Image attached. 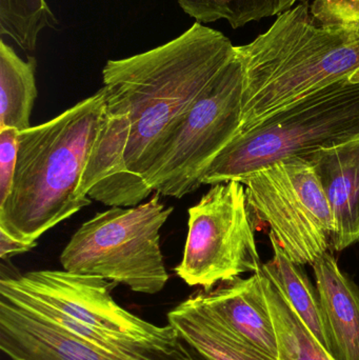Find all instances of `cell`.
<instances>
[{"mask_svg": "<svg viewBox=\"0 0 359 360\" xmlns=\"http://www.w3.org/2000/svg\"><path fill=\"white\" fill-rule=\"evenodd\" d=\"M235 54L221 32L195 22L178 37L103 70L105 99L128 110L126 166L141 175L171 124Z\"/></svg>", "mask_w": 359, "mask_h": 360, "instance_id": "1", "label": "cell"}, {"mask_svg": "<svg viewBox=\"0 0 359 360\" xmlns=\"http://www.w3.org/2000/svg\"><path fill=\"white\" fill-rule=\"evenodd\" d=\"M235 51L244 71L240 132H244L349 78L359 69V27H325L314 18L311 6L301 2Z\"/></svg>", "mask_w": 359, "mask_h": 360, "instance_id": "2", "label": "cell"}, {"mask_svg": "<svg viewBox=\"0 0 359 360\" xmlns=\"http://www.w3.org/2000/svg\"><path fill=\"white\" fill-rule=\"evenodd\" d=\"M105 113V91L57 117L19 132L12 190L0 205V229L37 243L44 233L92 202L77 188Z\"/></svg>", "mask_w": 359, "mask_h": 360, "instance_id": "3", "label": "cell"}, {"mask_svg": "<svg viewBox=\"0 0 359 360\" xmlns=\"http://www.w3.org/2000/svg\"><path fill=\"white\" fill-rule=\"evenodd\" d=\"M107 279L70 271L37 270L0 277V297L105 349L149 346L170 350L181 340L171 325L156 326L129 312Z\"/></svg>", "mask_w": 359, "mask_h": 360, "instance_id": "4", "label": "cell"}, {"mask_svg": "<svg viewBox=\"0 0 359 360\" xmlns=\"http://www.w3.org/2000/svg\"><path fill=\"white\" fill-rule=\"evenodd\" d=\"M359 135V84L341 80L240 132L202 179L214 186Z\"/></svg>", "mask_w": 359, "mask_h": 360, "instance_id": "5", "label": "cell"}, {"mask_svg": "<svg viewBox=\"0 0 359 360\" xmlns=\"http://www.w3.org/2000/svg\"><path fill=\"white\" fill-rule=\"evenodd\" d=\"M242 91L235 51L154 149L143 175L154 192L183 198L202 186L213 160L240 132Z\"/></svg>", "mask_w": 359, "mask_h": 360, "instance_id": "6", "label": "cell"}, {"mask_svg": "<svg viewBox=\"0 0 359 360\" xmlns=\"http://www.w3.org/2000/svg\"><path fill=\"white\" fill-rule=\"evenodd\" d=\"M173 210L157 193L136 207H111L97 213L63 249V270L99 276L136 293H159L169 281L160 230Z\"/></svg>", "mask_w": 359, "mask_h": 360, "instance_id": "7", "label": "cell"}, {"mask_svg": "<svg viewBox=\"0 0 359 360\" xmlns=\"http://www.w3.org/2000/svg\"><path fill=\"white\" fill-rule=\"evenodd\" d=\"M244 184L252 214L270 226L294 264H312L332 247L330 205L312 162L303 156L285 158L253 171Z\"/></svg>", "mask_w": 359, "mask_h": 360, "instance_id": "8", "label": "cell"}, {"mask_svg": "<svg viewBox=\"0 0 359 360\" xmlns=\"http://www.w3.org/2000/svg\"><path fill=\"white\" fill-rule=\"evenodd\" d=\"M187 240L175 273L190 287L210 292L261 269L252 212L240 181L212 186L189 209Z\"/></svg>", "mask_w": 359, "mask_h": 360, "instance_id": "9", "label": "cell"}, {"mask_svg": "<svg viewBox=\"0 0 359 360\" xmlns=\"http://www.w3.org/2000/svg\"><path fill=\"white\" fill-rule=\"evenodd\" d=\"M0 350L10 360H204L183 340L170 350L94 346L1 297Z\"/></svg>", "mask_w": 359, "mask_h": 360, "instance_id": "10", "label": "cell"}, {"mask_svg": "<svg viewBox=\"0 0 359 360\" xmlns=\"http://www.w3.org/2000/svg\"><path fill=\"white\" fill-rule=\"evenodd\" d=\"M130 132L128 110L105 99V120L77 188L81 198L109 207H131L141 205L154 192L141 175L126 166Z\"/></svg>", "mask_w": 359, "mask_h": 360, "instance_id": "11", "label": "cell"}, {"mask_svg": "<svg viewBox=\"0 0 359 360\" xmlns=\"http://www.w3.org/2000/svg\"><path fill=\"white\" fill-rule=\"evenodd\" d=\"M330 205L332 248L341 252L359 241V135L310 152Z\"/></svg>", "mask_w": 359, "mask_h": 360, "instance_id": "12", "label": "cell"}, {"mask_svg": "<svg viewBox=\"0 0 359 360\" xmlns=\"http://www.w3.org/2000/svg\"><path fill=\"white\" fill-rule=\"evenodd\" d=\"M259 271L248 278L237 277L200 294L207 306L244 342L265 356L278 360V340Z\"/></svg>", "mask_w": 359, "mask_h": 360, "instance_id": "13", "label": "cell"}, {"mask_svg": "<svg viewBox=\"0 0 359 360\" xmlns=\"http://www.w3.org/2000/svg\"><path fill=\"white\" fill-rule=\"evenodd\" d=\"M335 360H359V285L327 252L313 264Z\"/></svg>", "mask_w": 359, "mask_h": 360, "instance_id": "14", "label": "cell"}, {"mask_svg": "<svg viewBox=\"0 0 359 360\" xmlns=\"http://www.w3.org/2000/svg\"><path fill=\"white\" fill-rule=\"evenodd\" d=\"M169 325L204 360H273L244 342L202 300L200 292L168 313Z\"/></svg>", "mask_w": 359, "mask_h": 360, "instance_id": "15", "label": "cell"}, {"mask_svg": "<svg viewBox=\"0 0 359 360\" xmlns=\"http://www.w3.org/2000/svg\"><path fill=\"white\" fill-rule=\"evenodd\" d=\"M269 238L273 257L263 264L261 270L288 300L314 338L333 357L334 351L318 289L312 285L301 266L287 257L273 237L269 236Z\"/></svg>", "mask_w": 359, "mask_h": 360, "instance_id": "16", "label": "cell"}, {"mask_svg": "<svg viewBox=\"0 0 359 360\" xmlns=\"http://www.w3.org/2000/svg\"><path fill=\"white\" fill-rule=\"evenodd\" d=\"M35 57L23 60L0 40V129L21 132L31 128L30 117L37 97Z\"/></svg>", "mask_w": 359, "mask_h": 360, "instance_id": "17", "label": "cell"}, {"mask_svg": "<svg viewBox=\"0 0 359 360\" xmlns=\"http://www.w3.org/2000/svg\"><path fill=\"white\" fill-rule=\"evenodd\" d=\"M278 340V360H335L325 350L271 279L259 271Z\"/></svg>", "mask_w": 359, "mask_h": 360, "instance_id": "18", "label": "cell"}, {"mask_svg": "<svg viewBox=\"0 0 359 360\" xmlns=\"http://www.w3.org/2000/svg\"><path fill=\"white\" fill-rule=\"evenodd\" d=\"M185 14L196 22L228 21L232 29L253 21L276 16L295 6L299 0H177Z\"/></svg>", "mask_w": 359, "mask_h": 360, "instance_id": "19", "label": "cell"}, {"mask_svg": "<svg viewBox=\"0 0 359 360\" xmlns=\"http://www.w3.org/2000/svg\"><path fill=\"white\" fill-rule=\"evenodd\" d=\"M57 27L46 0H0V35L8 36L22 50L35 51L40 32Z\"/></svg>", "mask_w": 359, "mask_h": 360, "instance_id": "20", "label": "cell"}, {"mask_svg": "<svg viewBox=\"0 0 359 360\" xmlns=\"http://www.w3.org/2000/svg\"><path fill=\"white\" fill-rule=\"evenodd\" d=\"M311 13L325 27H359V0H314Z\"/></svg>", "mask_w": 359, "mask_h": 360, "instance_id": "21", "label": "cell"}, {"mask_svg": "<svg viewBox=\"0 0 359 360\" xmlns=\"http://www.w3.org/2000/svg\"><path fill=\"white\" fill-rule=\"evenodd\" d=\"M18 148L19 131L15 128L0 129V205L12 190Z\"/></svg>", "mask_w": 359, "mask_h": 360, "instance_id": "22", "label": "cell"}, {"mask_svg": "<svg viewBox=\"0 0 359 360\" xmlns=\"http://www.w3.org/2000/svg\"><path fill=\"white\" fill-rule=\"evenodd\" d=\"M37 245V243H27L25 241L17 240L0 229V257L1 259H8L16 254H22L31 251Z\"/></svg>", "mask_w": 359, "mask_h": 360, "instance_id": "23", "label": "cell"}, {"mask_svg": "<svg viewBox=\"0 0 359 360\" xmlns=\"http://www.w3.org/2000/svg\"><path fill=\"white\" fill-rule=\"evenodd\" d=\"M348 79H349V82H352V84H359V69L356 70Z\"/></svg>", "mask_w": 359, "mask_h": 360, "instance_id": "24", "label": "cell"}]
</instances>
